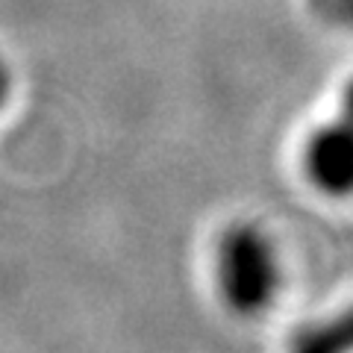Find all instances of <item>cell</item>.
Listing matches in <instances>:
<instances>
[{
    "instance_id": "6da1fadb",
    "label": "cell",
    "mask_w": 353,
    "mask_h": 353,
    "mask_svg": "<svg viewBox=\"0 0 353 353\" xmlns=\"http://www.w3.org/2000/svg\"><path fill=\"white\" fill-rule=\"evenodd\" d=\"M215 292L236 318H259L283 292V256L271 233L253 221L221 230L212 259Z\"/></svg>"
},
{
    "instance_id": "7a4b0ae2",
    "label": "cell",
    "mask_w": 353,
    "mask_h": 353,
    "mask_svg": "<svg viewBox=\"0 0 353 353\" xmlns=\"http://www.w3.org/2000/svg\"><path fill=\"white\" fill-rule=\"evenodd\" d=\"M303 171L318 192L345 197L353 183V136L345 121H327L303 148Z\"/></svg>"
},
{
    "instance_id": "3957f363",
    "label": "cell",
    "mask_w": 353,
    "mask_h": 353,
    "mask_svg": "<svg viewBox=\"0 0 353 353\" xmlns=\"http://www.w3.org/2000/svg\"><path fill=\"white\" fill-rule=\"evenodd\" d=\"M9 88H12V74H9V65H6V59L0 57V109H3L6 97H9Z\"/></svg>"
}]
</instances>
